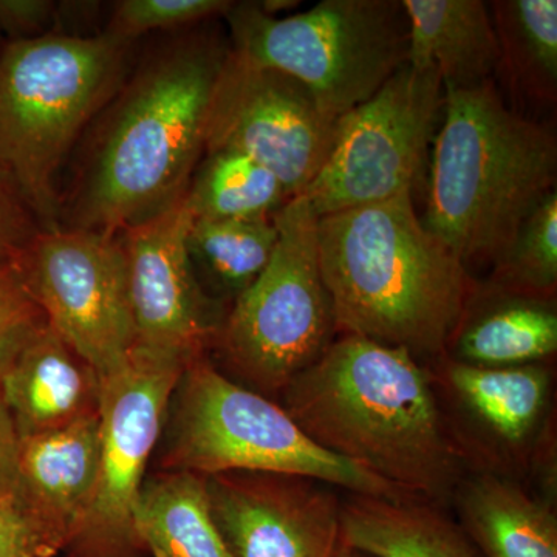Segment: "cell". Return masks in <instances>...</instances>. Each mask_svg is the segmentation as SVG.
<instances>
[{
	"label": "cell",
	"instance_id": "21",
	"mask_svg": "<svg viewBox=\"0 0 557 557\" xmlns=\"http://www.w3.org/2000/svg\"><path fill=\"white\" fill-rule=\"evenodd\" d=\"M341 520L347 547L375 557H483L450 508L420 498L348 494Z\"/></svg>",
	"mask_w": 557,
	"mask_h": 557
},
{
	"label": "cell",
	"instance_id": "11",
	"mask_svg": "<svg viewBox=\"0 0 557 557\" xmlns=\"http://www.w3.org/2000/svg\"><path fill=\"white\" fill-rule=\"evenodd\" d=\"M17 269L51 327L101 376L126 361L135 327L120 233L42 230Z\"/></svg>",
	"mask_w": 557,
	"mask_h": 557
},
{
	"label": "cell",
	"instance_id": "36",
	"mask_svg": "<svg viewBox=\"0 0 557 557\" xmlns=\"http://www.w3.org/2000/svg\"><path fill=\"white\" fill-rule=\"evenodd\" d=\"M9 498L11 497H0V504H2V502L9 500Z\"/></svg>",
	"mask_w": 557,
	"mask_h": 557
},
{
	"label": "cell",
	"instance_id": "15",
	"mask_svg": "<svg viewBox=\"0 0 557 557\" xmlns=\"http://www.w3.org/2000/svg\"><path fill=\"white\" fill-rule=\"evenodd\" d=\"M438 394L475 469L509 475L537 460L548 435L553 373L545 362L483 368L448 357L431 366Z\"/></svg>",
	"mask_w": 557,
	"mask_h": 557
},
{
	"label": "cell",
	"instance_id": "26",
	"mask_svg": "<svg viewBox=\"0 0 557 557\" xmlns=\"http://www.w3.org/2000/svg\"><path fill=\"white\" fill-rule=\"evenodd\" d=\"M487 284L494 287L556 299L557 193L548 194L520 225L515 239L493 263Z\"/></svg>",
	"mask_w": 557,
	"mask_h": 557
},
{
	"label": "cell",
	"instance_id": "24",
	"mask_svg": "<svg viewBox=\"0 0 557 557\" xmlns=\"http://www.w3.org/2000/svg\"><path fill=\"white\" fill-rule=\"evenodd\" d=\"M500 47V72L512 90L537 104L557 98L556 0H496L487 3Z\"/></svg>",
	"mask_w": 557,
	"mask_h": 557
},
{
	"label": "cell",
	"instance_id": "28",
	"mask_svg": "<svg viewBox=\"0 0 557 557\" xmlns=\"http://www.w3.org/2000/svg\"><path fill=\"white\" fill-rule=\"evenodd\" d=\"M47 324L20 269L0 270V379Z\"/></svg>",
	"mask_w": 557,
	"mask_h": 557
},
{
	"label": "cell",
	"instance_id": "32",
	"mask_svg": "<svg viewBox=\"0 0 557 557\" xmlns=\"http://www.w3.org/2000/svg\"><path fill=\"white\" fill-rule=\"evenodd\" d=\"M21 437L0 395V497H13L20 471Z\"/></svg>",
	"mask_w": 557,
	"mask_h": 557
},
{
	"label": "cell",
	"instance_id": "31",
	"mask_svg": "<svg viewBox=\"0 0 557 557\" xmlns=\"http://www.w3.org/2000/svg\"><path fill=\"white\" fill-rule=\"evenodd\" d=\"M0 557H49L36 531L14 507L13 497L0 504Z\"/></svg>",
	"mask_w": 557,
	"mask_h": 557
},
{
	"label": "cell",
	"instance_id": "10",
	"mask_svg": "<svg viewBox=\"0 0 557 557\" xmlns=\"http://www.w3.org/2000/svg\"><path fill=\"white\" fill-rule=\"evenodd\" d=\"M186 362L135 346L123 364L101 376V449L86 518L64 557H146L137 530L143 485L164 413Z\"/></svg>",
	"mask_w": 557,
	"mask_h": 557
},
{
	"label": "cell",
	"instance_id": "33",
	"mask_svg": "<svg viewBox=\"0 0 557 557\" xmlns=\"http://www.w3.org/2000/svg\"><path fill=\"white\" fill-rule=\"evenodd\" d=\"M259 5L263 13L278 17V13L282 11L298 9L300 2L298 0H263V2H259Z\"/></svg>",
	"mask_w": 557,
	"mask_h": 557
},
{
	"label": "cell",
	"instance_id": "23",
	"mask_svg": "<svg viewBox=\"0 0 557 557\" xmlns=\"http://www.w3.org/2000/svg\"><path fill=\"white\" fill-rule=\"evenodd\" d=\"M277 236L274 220L193 219L186 248L200 287L230 310L269 265Z\"/></svg>",
	"mask_w": 557,
	"mask_h": 557
},
{
	"label": "cell",
	"instance_id": "19",
	"mask_svg": "<svg viewBox=\"0 0 557 557\" xmlns=\"http://www.w3.org/2000/svg\"><path fill=\"white\" fill-rule=\"evenodd\" d=\"M483 557H557V515L511 475L474 469L450 507Z\"/></svg>",
	"mask_w": 557,
	"mask_h": 557
},
{
	"label": "cell",
	"instance_id": "4",
	"mask_svg": "<svg viewBox=\"0 0 557 557\" xmlns=\"http://www.w3.org/2000/svg\"><path fill=\"white\" fill-rule=\"evenodd\" d=\"M445 95L421 220L467 269L494 263L556 190V135L509 108L494 79Z\"/></svg>",
	"mask_w": 557,
	"mask_h": 557
},
{
	"label": "cell",
	"instance_id": "3",
	"mask_svg": "<svg viewBox=\"0 0 557 557\" xmlns=\"http://www.w3.org/2000/svg\"><path fill=\"white\" fill-rule=\"evenodd\" d=\"M317 236L339 335L445 357L478 281L418 218L410 190L322 215Z\"/></svg>",
	"mask_w": 557,
	"mask_h": 557
},
{
	"label": "cell",
	"instance_id": "18",
	"mask_svg": "<svg viewBox=\"0 0 557 557\" xmlns=\"http://www.w3.org/2000/svg\"><path fill=\"white\" fill-rule=\"evenodd\" d=\"M556 351V299L475 282L445 357L483 368H508L545 362Z\"/></svg>",
	"mask_w": 557,
	"mask_h": 557
},
{
	"label": "cell",
	"instance_id": "13",
	"mask_svg": "<svg viewBox=\"0 0 557 557\" xmlns=\"http://www.w3.org/2000/svg\"><path fill=\"white\" fill-rule=\"evenodd\" d=\"M190 222L183 196L160 214L120 231L135 346L186 364L209 357L228 311L209 298L190 265Z\"/></svg>",
	"mask_w": 557,
	"mask_h": 557
},
{
	"label": "cell",
	"instance_id": "6",
	"mask_svg": "<svg viewBox=\"0 0 557 557\" xmlns=\"http://www.w3.org/2000/svg\"><path fill=\"white\" fill-rule=\"evenodd\" d=\"M153 457L156 471L302 475L347 494L412 498L322 449L278 403L228 379L209 357L189 362L180 375Z\"/></svg>",
	"mask_w": 557,
	"mask_h": 557
},
{
	"label": "cell",
	"instance_id": "1",
	"mask_svg": "<svg viewBox=\"0 0 557 557\" xmlns=\"http://www.w3.org/2000/svg\"><path fill=\"white\" fill-rule=\"evenodd\" d=\"M219 21L170 33L134 60L84 134L75 177L60 200L61 226L120 233L185 196L231 50Z\"/></svg>",
	"mask_w": 557,
	"mask_h": 557
},
{
	"label": "cell",
	"instance_id": "8",
	"mask_svg": "<svg viewBox=\"0 0 557 557\" xmlns=\"http://www.w3.org/2000/svg\"><path fill=\"white\" fill-rule=\"evenodd\" d=\"M223 21L231 50L300 81L336 121L408 62L403 0H322L285 17L259 2H233Z\"/></svg>",
	"mask_w": 557,
	"mask_h": 557
},
{
	"label": "cell",
	"instance_id": "5",
	"mask_svg": "<svg viewBox=\"0 0 557 557\" xmlns=\"http://www.w3.org/2000/svg\"><path fill=\"white\" fill-rule=\"evenodd\" d=\"M135 44L51 33L0 58V161L42 230L60 228L61 172L134 64Z\"/></svg>",
	"mask_w": 557,
	"mask_h": 557
},
{
	"label": "cell",
	"instance_id": "7",
	"mask_svg": "<svg viewBox=\"0 0 557 557\" xmlns=\"http://www.w3.org/2000/svg\"><path fill=\"white\" fill-rule=\"evenodd\" d=\"M274 222L273 258L226 311L209 358L228 379L277 403L296 376L324 357L339 332L309 200H289Z\"/></svg>",
	"mask_w": 557,
	"mask_h": 557
},
{
	"label": "cell",
	"instance_id": "34",
	"mask_svg": "<svg viewBox=\"0 0 557 557\" xmlns=\"http://www.w3.org/2000/svg\"><path fill=\"white\" fill-rule=\"evenodd\" d=\"M344 557H375V556L369 555V553L359 552V549L348 548L346 556H344Z\"/></svg>",
	"mask_w": 557,
	"mask_h": 557
},
{
	"label": "cell",
	"instance_id": "16",
	"mask_svg": "<svg viewBox=\"0 0 557 557\" xmlns=\"http://www.w3.org/2000/svg\"><path fill=\"white\" fill-rule=\"evenodd\" d=\"M100 449V412L57 431L21 438L13 504L49 557L62 555L89 511Z\"/></svg>",
	"mask_w": 557,
	"mask_h": 557
},
{
	"label": "cell",
	"instance_id": "14",
	"mask_svg": "<svg viewBox=\"0 0 557 557\" xmlns=\"http://www.w3.org/2000/svg\"><path fill=\"white\" fill-rule=\"evenodd\" d=\"M233 557H344L336 487L302 475L223 472L205 478Z\"/></svg>",
	"mask_w": 557,
	"mask_h": 557
},
{
	"label": "cell",
	"instance_id": "29",
	"mask_svg": "<svg viewBox=\"0 0 557 557\" xmlns=\"http://www.w3.org/2000/svg\"><path fill=\"white\" fill-rule=\"evenodd\" d=\"M40 231L27 197L0 161V270L17 269Z\"/></svg>",
	"mask_w": 557,
	"mask_h": 557
},
{
	"label": "cell",
	"instance_id": "20",
	"mask_svg": "<svg viewBox=\"0 0 557 557\" xmlns=\"http://www.w3.org/2000/svg\"><path fill=\"white\" fill-rule=\"evenodd\" d=\"M403 7L409 64L434 69L445 89L478 86L500 72V47L486 2L403 0Z\"/></svg>",
	"mask_w": 557,
	"mask_h": 557
},
{
	"label": "cell",
	"instance_id": "12",
	"mask_svg": "<svg viewBox=\"0 0 557 557\" xmlns=\"http://www.w3.org/2000/svg\"><path fill=\"white\" fill-rule=\"evenodd\" d=\"M336 129L300 81L230 50L209 102L205 152L245 153L299 197L329 159Z\"/></svg>",
	"mask_w": 557,
	"mask_h": 557
},
{
	"label": "cell",
	"instance_id": "22",
	"mask_svg": "<svg viewBox=\"0 0 557 557\" xmlns=\"http://www.w3.org/2000/svg\"><path fill=\"white\" fill-rule=\"evenodd\" d=\"M137 530L148 556L233 557L212 518L207 482L193 472L148 474Z\"/></svg>",
	"mask_w": 557,
	"mask_h": 557
},
{
	"label": "cell",
	"instance_id": "9",
	"mask_svg": "<svg viewBox=\"0 0 557 557\" xmlns=\"http://www.w3.org/2000/svg\"><path fill=\"white\" fill-rule=\"evenodd\" d=\"M445 86L406 62L338 121L329 159L302 196L317 218L413 193L437 135Z\"/></svg>",
	"mask_w": 557,
	"mask_h": 557
},
{
	"label": "cell",
	"instance_id": "27",
	"mask_svg": "<svg viewBox=\"0 0 557 557\" xmlns=\"http://www.w3.org/2000/svg\"><path fill=\"white\" fill-rule=\"evenodd\" d=\"M231 0H121L110 14L104 30L113 38L137 44L150 33H170L223 20Z\"/></svg>",
	"mask_w": 557,
	"mask_h": 557
},
{
	"label": "cell",
	"instance_id": "2",
	"mask_svg": "<svg viewBox=\"0 0 557 557\" xmlns=\"http://www.w3.org/2000/svg\"><path fill=\"white\" fill-rule=\"evenodd\" d=\"M277 403L322 449L408 497L449 508L475 469L431 366L406 348L339 335Z\"/></svg>",
	"mask_w": 557,
	"mask_h": 557
},
{
	"label": "cell",
	"instance_id": "30",
	"mask_svg": "<svg viewBox=\"0 0 557 557\" xmlns=\"http://www.w3.org/2000/svg\"><path fill=\"white\" fill-rule=\"evenodd\" d=\"M0 33L7 42H24L60 33V3L0 0Z\"/></svg>",
	"mask_w": 557,
	"mask_h": 557
},
{
	"label": "cell",
	"instance_id": "25",
	"mask_svg": "<svg viewBox=\"0 0 557 557\" xmlns=\"http://www.w3.org/2000/svg\"><path fill=\"white\" fill-rule=\"evenodd\" d=\"M185 199L193 219L274 220L295 197L259 161L225 149L203 153Z\"/></svg>",
	"mask_w": 557,
	"mask_h": 557
},
{
	"label": "cell",
	"instance_id": "35",
	"mask_svg": "<svg viewBox=\"0 0 557 557\" xmlns=\"http://www.w3.org/2000/svg\"><path fill=\"white\" fill-rule=\"evenodd\" d=\"M7 40L3 38L2 33H0V58H2L3 50H5Z\"/></svg>",
	"mask_w": 557,
	"mask_h": 557
},
{
	"label": "cell",
	"instance_id": "17",
	"mask_svg": "<svg viewBox=\"0 0 557 557\" xmlns=\"http://www.w3.org/2000/svg\"><path fill=\"white\" fill-rule=\"evenodd\" d=\"M0 395L27 438L100 412L101 375L47 324L3 373Z\"/></svg>",
	"mask_w": 557,
	"mask_h": 557
}]
</instances>
